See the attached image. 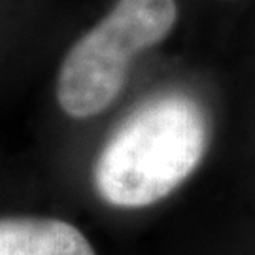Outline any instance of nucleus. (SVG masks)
Returning <instances> with one entry per match:
<instances>
[{
    "mask_svg": "<svg viewBox=\"0 0 255 255\" xmlns=\"http://www.w3.org/2000/svg\"><path fill=\"white\" fill-rule=\"evenodd\" d=\"M208 118L183 93H161L110 134L93 168L95 191L116 208H144L168 197L201 164Z\"/></svg>",
    "mask_w": 255,
    "mask_h": 255,
    "instance_id": "1",
    "label": "nucleus"
},
{
    "mask_svg": "<svg viewBox=\"0 0 255 255\" xmlns=\"http://www.w3.org/2000/svg\"><path fill=\"white\" fill-rule=\"evenodd\" d=\"M176 17L174 0H118L64 57L57 78L64 114L85 119L110 108L127 82L130 61L168 36Z\"/></svg>",
    "mask_w": 255,
    "mask_h": 255,
    "instance_id": "2",
    "label": "nucleus"
},
{
    "mask_svg": "<svg viewBox=\"0 0 255 255\" xmlns=\"http://www.w3.org/2000/svg\"><path fill=\"white\" fill-rule=\"evenodd\" d=\"M0 255H95L80 229L61 219H0Z\"/></svg>",
    "mask_w": 255,
    "mask_h": 255,
    "instance_id": "3",
    "label": "nucleus"
}]
</instances>
